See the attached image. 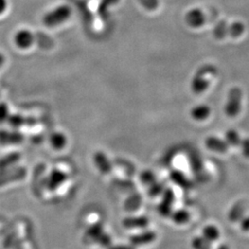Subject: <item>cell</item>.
I'll use <instances>...</instances> for the list:
<instances>
[{"label": "cell", "mask_w": 249, "mask_h": 249, "mask_svg": "<svg viewBox=\"0 0 249 249\" xmlns=\"http://www.w3.org/2000/svg\"><path fill=\"white\" fill-rule=\"evenodd\" d=\"M217 73L216 68L213 65H205L201 67L194 76L191 82L192 91L196 94L202 93L209 87L211 80L210 78Z\"/></svg>", "instance_id": "obj_1"}, {"label": "cell", "mask_w": 249, "mask_h": 249, "mask_svg": "<svg viewBox=\"0 0 249 249\" xmlns=\"http://www.w3.org/2000/svg\"><path fill=\"white\" fill-rule=\"evenodd\" d=\"M71 16V9L67 5H61L50 10L43 17L45 26L53 28L59 26Z\"/></svg>", "instance_id": "obj_2"}, {"label": "cell", "mask_w": 249, "mask_h": 249, "mask_svg": "<svg viewBox=\"0 0 249 249\" xmlns=\"http://www.w3.org/2000/svg\"><path fill=\"white\" fill-rule=\"evenodd\" d=\"M242 89L239 87H232L227 96V102L224 107L226 116L229 117H235L239 115L242 108Z\"/></svg>", "instance_id": "obj_3"}, {"label": "cell", "mask_w": 249, "mask_h": 249, "mask_svg": "<svg viewBox=\"0 0 249 249\" xmlns=\"http://www.w3.org/2000/svg\"><path fill=\"white\" fill-rule=\"evenodd\" d=\"M13 43L19 50H27L35 43V36L28 29H20L13 36Z\"/></svg>", "instance_id": "obj_4"}, {"label": "cell", "mask_w": 249, "mask_h": 249, "mask_svg": "<svg viewBox=\"0 0 249 249\" xmlns=\"http://www.w3.org/2000/svg\"><path fill=\"white\" fill-rule=\"evenodd\" d=\"M247 210V202L239 200L232 205L228 212V220L231 223H238L244 218Z\"/></svg>", "instance_id": "obj_5"}, {"label": "cell", "mask_w": 249, "mask_h": 249, "mask_svg": "<svg viewBox=\"0 0 249 249\" xmlns=\"http://www.w3.org/2000/svg\"><path fill=\"white\" fill-rule=\"evenodd\" d=\"M205 145L210 151L219 153H225L229 149V145L220 138L211 136L205 140Z\"/></svg>", "instance_id": "obj_6"}, {"label": "cell", "mask_w": 249, "mask_h": 249, "mask_svg": "<svg viewBox=\"0 0 249 249\" xmlns=\"http://www.w3.org/2000/svg\"><path fill=\"white\" fill-rule=\"evenodd\" d=\"M174 192L171 189H167L164 192L162 201L159 205V213L163 217H168L172 213V206L174 203Z\"/></svg>", "instance_id": "obj_7"}, {"label": "cell", "mask_w": 249, "mask_h": 249, "mask_svg": "<svg viewBox=\"0 0 249 249\" xmlns=\"http://www.w3.org/2000/svg\"><path fill=\"white\" fill-rule=\"evenodd\" d=\"M186 21L188 26L192 28H198L204 23L205 18L203 13L199 9H195L189 10L186 15Z\"/></svg>", "instance_id": "obj_8"}, {"label": "cell", "mask_w": 249, "mask_h": 249, "mask_svg": "<svg viewBox=\"0 0 249 249\" xmlns=\"http://www.w3.org/2000/svg\"><path fill=\"white\" fill-rule=\"evenodd\" d=\"M156 239V234L154 231H144L142 233L132 235L130 237V243L132 246H142L152 243Z\"/></svg>", "instance_id": "obj_9"}, {"label": "cell", "mask_w": 249, "mask_h": 249, "mask_svg": "<svg viewBox=\"0 0 249 249\" xmlns=\"http://www.w3.org/2000/svg\"><path fill=\"white\" fill-rule=\"evenodd\" d=\"M149 224V220L146 217H127L123 220V225L125 228H145Z\"/></svg>", "instance_id": "obj_10"}, {"label": "cell", "mask_w": 249, "mask_h": 249, "mask_svg": "<svg viewBox=\"0 0 249 249\" xmlns=\"http://www.w3.org/2000/svg\"><path fill=\"white\" fill-rule=\"evenodd\" d=\"M211 115V108L206 105H198L190 111V116L196 121H203Z\"/></svg>", "instance_id": "obj_11"}, {"label": "cell", "mask_w": 249, "mask_h": 249, "mask_svg": "<svg viewBox=\"0 0 249 249\" xmlns=\"http://www.w3.org/2000/svg\"><path fill=\"white\" fill-rule=\"evenodd\" d=\"M50 144L54 150H62L63 148L66 147L68 140L67 137L65 136V134L62 132H54L50 136Z\"/></svg>", "instance_id": "obj_12"}, {"label": "cell", "mask_w": 249, "mask_h": 249, "mask_svg": "<svg viewBox=\"0 0 249 249\" xmlns=\"http://www.w3.org/2000/svg\"><path fill=\"white\" fill-rule=\"evenodd\" d=\"M65 180H66L65 174H63L60 171H53L48 179V185H47L48 188L51 190L56 189Z\"/></svg>", "instance_id": "obj_13"}, {"label": "cell", "mask_w": 249, "mask_h": 249, "mask_svg": "<svg viewBox=\"0 0 249 249\" xmlns=\"http://www.w3.org/2000/svg\"><path fill=\"white\" fill-rule=\"evenodd\" d=\"M104 225L101 223H96L90 225L86 231V237L89 240L92 241L95 243V241L98 239L99 236L104 233Z\"/></svg>", "instance_id": "obj_14"}, {"label": "cell", "mask_w": 249, "mask_h": 249, "mask_svg": "<svg viewBox=\"0 0 249 249\" xmlns=\"http://www.w3.org/2000/svg\"><path fill=\"white\" fill-rule=\"evenodd\" d=\"M220 235H221V233H220L219 229L212 224L205 226L202 230V236H204L207 240H209L212 243L218 240L220 238Z\"/></svg>", "instance_id": "obj_15"}, {"label": "cell", "mask_w": 249, "mask_h": 249, "mask_svg": "<svg viewBox=\"0 0 249 249\" xmlns=\"http://www.w3.org/2000/svg\"><path fill=\"white\" fill-rule=\"evenodd\" d=\"M241 139L239 133L234 129H229L225 133V142L229 146L231 147H238L240 146Z\"/></svg>", "instance_id": "obj_16"}, {"label": "cell", "mask_w": 249, "mask_h": 249, "mask_svg": "<svg viewBox=\"0 0 249 249\" xmlns=\"http://www.w3.org/2000/svg\"><path fill=\"white\" fill-rule=\"evenodd\" d=\"M171 218L177 224H185L190 220V214L186 210H178L171 213Z\"/></svg>", "instance_id": "obj_17"}, {"label": "cell", "mask_w": 249, "mask_h": 249, "mask_svg": "<svg viewBox=\"0 0 249 249\" xmlns=\"http://www.w3.org/2000/svg\"><path fill=\"white\" fill-rule=\"evenodd\" d=\"M191 247L193 249H213V243L207 240L204 236H196L191 241Z\"/></svg>", "instance_id": "obj_18"}, {"label": "cell", "mask_w": 249, "mask_h": 249, "mask_svg": "<svg viewBox=\"0 0 249 249\" xmlns=\"http://www.w3.org/2000/svg\"><path fill=\"white\" fill-rule=\"evenodd\" d=\"M228 36V27L225 21H223L221 23H219L217 27L214 30V36L219 39L222 40L223 38H225Z\"/></svg>", "instance_id": "obj_19"}, {"label": "cell", "mask_w": 249, "mask_h": 249, "mask_svg": "<svg viewBox=\"0 0 249 249\" xmlns=\"http://www.w3.org/2000/svg\"><path fill=\"white\" fill-rule=\"evenodd\" d=\"M244 30L245 28L242 23L234 22L228 28V35L233 38H236V37H239L244 33Z\"/></svg>", "instance_id": "obj_20"}, {"label": "cell", "mask_w": 249, "mask_h": 249, "mask_svg": "<svg viewBox=\"0 0 249 249\" xmlns=\"http://www.w3.org/2000/svg\"><path fill=\"white\" fill-rule=\"evenodd\" d=\"M140 205H141V198L139 196H131L128 200H126L124 207H125L126 211L133 212V211L138 210Z\"/></svg>", "instance_id": "obj_21"}, {"label": "cell", "mask_w": 249, "mask_h": 249, "mask_svg": "<svg viewBox=\"0 0 249 249\" xmlns=\"http://www.w3.org/2000/svg\"><path fill=\"white\" fill-rule=\"evenodd\" d=\"M95 243H97L103 248H109L112 246V239L109 234H107V232H104L99 236Z\"/></svg>", "instance_id": "obj_22"}, {"label": "cell", "mask_w": 249, "mask_h": 249, "mask_svg": "<svg viewBox=\"0 0 249 249\" xmlns=\"http://www.w3.org/2000/svg\"><path fill=\"white\" fill-rule=\"evenodd\" d=\"M173 180L178 184L180 185L182 187H188V183H187V180L186 178L183 177V175H181L180 173H175L173 174L172 176Z\"/></svg>", "instance_id": "obj_23"}, {"label": "cell", "mask_w": 249, "mask_h": 249, "mask_svg": "<svg viewBox=\"0 0 249 249\" xmlns=\"http://www.w3.org/2000/svg\"><path fill=\"white\" fill-rule=\"evenodd\" d=\"M240 147L243 155L249 159V138H245L241 141Z\"/></svg>", "instance_id": "obj_24"}, {"label": "cell", "mask_w": 249, "mask_h": 249, "mask_svg": "<svg viewBox=\"0 0 249 249\" xmlns=\"http://www.w3.org/2000/svg\"><path fill=\"white\" fill-rule=\"evenodd\" d=\"M142 181L146 185H152L155 182V178L151 172H146L142 175Z\"/></svg>", "instance_id": "obj_25"}, {"label": "cell", "mask_w": 249, "mask_h": 249, "mask_svg": "<svg viewBox=\"0 0 249 249\" xmlns=\"http://www.w3.org/2000/svg\"><path fill=\"white\" fill-rule=\"evenodd\" d=\"M162 191V186L160 184H152L151 185V188L149 190V195L151 196H157Z\"/></svg>", "instance_id": "obj_26"}, {"label": "cell", "mask_w": 249, "mask_h": 249, "mask_svg": "<svg viewBox=\"0 0 249 249\" xmlns=\"http://www.w3.org/2000/svg\"><path fill=\"white\" fill-rule=\"evenodd\" d=\"M241 229L244 231H249V215L244 216L240 221Z\"/></svg>", "instance_id": "obj_27"}, {"label": "cell", "mask_w": 249, "mask_h": 249, "mask_svg": "<svg viewBox=\"0 0 249 249\" xmlns=\"http://www.w3.org/2000/svg\"><path fill=\"white\" fill-rule=\"evenodd\" d=\"M9 7L8 0H0V16L3 15Z\"/></svg>", "instance_id": "obj_28"}, {"label": "cell", "mask_w": 249, "mask_h": 249, "mask_svg": "<svg viewBox=\"0 0 249 249\" xmlns=\"http://www.w3.org/2000/svg\"><path fill=\"white\" fill-rule=\"evenodd\" d=\"M8 116V108L5 105H0V119H5Z\"/></svg>", "instance_id": "obj_29"}, {"label": "cell", "mask_w": 249, "mask_h": 249, "mask_svg": "<svg viewBox=\"0 0 249 249\" xmlns=\"http://www.w3.org/2000/svg\"><path fill=\"white\" fill-rule=\"evenodd\" d=\"M108 249H135L133 246H125V245H117V246H111Z\"/></svg>", "instance_id": "obj_30"}, {"label": "cell", "mask_w": 249, "mask_h": 249, "mask_svg": "<svg viewBox=\"0 0 249 249\" xmlns=\"http://www.w3.org/2000/svg\"><path fill=\"white\" fill-rule=\"evenodd\" d=\"M229 249V247L227 246V245H225V244H222V245H220L219 247H218V249Z\"/></svg>", "instance_id": "obj_31"}]
</instances>
